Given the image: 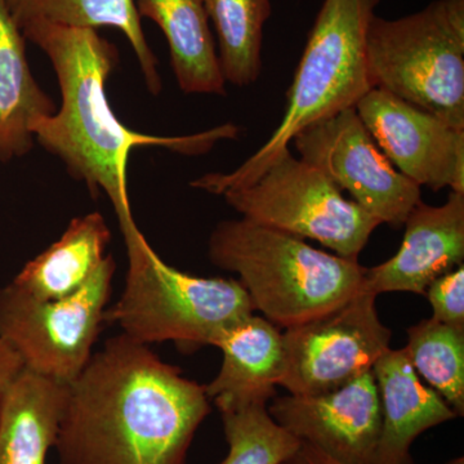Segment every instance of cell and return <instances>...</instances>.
I'll list each match as a JSON object with an SVG mask.
<instances>
[{"instance_id": "1", "label": "cell", "mask_w": 464, "mask_h": 464, "mask_svg": "<svg viewBox=\"0 0 464 464\" xmlns=\"http://www.w3.org/2000/svg\"><path fill=\"white\" fill-rule=\"evenodd\" d=\"M209 413L206 386L121 333L67 384L58 464H186Z\"/></svg>"}, {"instance_id": "2", "label": "cell", "mask_w": 464, "mask_h": 464, "mask_svg": "<svg viewBox=\"0 0 464 464\" xmlns=\"http://www.w3.org/2000/svg\"><path fill=\"white\" fill-rule=\"evenodd\" d=\"M21 33L50 58L61 90L60 109L34 124V140L60 159L93 197L106 194L121 228L136 224L128 192V163L134 149L204 155L217 142L239 136L234 124L188 136H152L130 130L116 118L106 91L118 65L112 43L94 29L47 23L29 24Z\"/></svg>"}, {"instance_id": "3", "label": "cell", "mask_w": 464, "mask_h": 464, "mask_svg": "<svg viewBox=\"0 0 464 464\" xmlns=\"http://www.w3.org/2000/svg\"><path fill=\"white\" fill-rule=\"evenodd\" d=\"M208 256L217 267L237 274L255 311L284 331L346 304L362 289L366 271L357 259L246 218L219 222Z\"/></svg>"}, {"instance_id": "4", "label": "cell", "mask_w": 464, "mask_h": 464, "mask_svg": "<svg viewBox=\"0 0 464 464\" xmlns=\"http://www.w3.org/2000/svg\"><path fill=\"white\" fill-rule=\"evenodd\" d=\"M381 0H324L286 93L276 130L230 173H208L191 188L224 195L257 181L308 125L355 108L373 88L366 67V35Z\"/></svg>"}, {"instance_id": "5", "label": "cell", "mask_w": 464, "mask_h": 464, "mask_svg": "<svg viewBox=\"0 0 464 464\" xmlns=\"http://www.w3.org/2000/svg\"><path fill=\"white\" fill-rule=\"evenodd\" d=\"M128 273L105 322L139 343L173 342L181 350L215 346L235 324L255 314L239 280L198 277L167 265L137 224L121 228Z\"/></svg>"}, {"instance_id": "6", "label": "cell", "mask_w": 464, "mask_h": 464, "mask_svg": "<svg viewBox=\"0 0 464 464\" xmlns=\"http://www.w3.org/2000/svg\"><path fill=\"white\" fill-rule=\"evenodd\" d=\"M366 67L373 88L464 130V0H433L395 20L374 16Z\"/></svg>"}, {"instance_id": "7", "label": "cell", "mask_w": 464, "mask_h": 464, "mask_svg": "<svg viewBox=\"0 0 464 464\" xmlns=\"http://www.w3.org/2000/svg\"><path fill=\"white\" fill-rule=\"evenodd\" d=\"M241 218L313 239L334 255L357 259L382 225L355 201L343 197L317 168L284 150L252 185L225 192Z\"/></svg>"}, {"instance_id": "8", "label": "cell", "mask_w": 464, "mask_h": 464, "mask_svg": "<svg viewBox=\"0 0 464 464\" xmlns=\"http://www.w3.org/2000/svg\"><path fill=\"white\" fill-rule=\"evenodd\" d=\"M115 268L106 256L90 282L63 299L34 297L12 282L0 288V338L27 371L63 384L82 373L105 322Z\"/></svg>"}, {"instance_id": "9", "label": "cell", "mask_w": 464, "mask_h": 464, "mask_svg": "<svg viewBox=\"0 0 464 464\" xmlns=\"http://www.w3.org/2000/svg\"><path fill=\"white\" fill-rule=\"evenodd\" d=\"M375 304L377 295L362 289L331 313L285 329L279 386L290 395H316L373 371L391 343Z\"/></svg>"}, {"instance_id": "10", "label": "cell", "mask_w": 464, "mask_h": 464, "mask_svg": "<svg viewBox=\"0 0 464 464\" xmlns=\"http://www.w3.org/2000/svg\"><path fill=\"white\" fill-rule=\"evenodd\" d=\"M299 158L317 168L381 224L404 226L420 188L378 148L355 108L308 125L293 139Z\"/></svg>"}, {"instance_id": "11", "label": "cell", "mask_w": 464, "mask_h": 464, "mask_svg": "<svg viewBox=\"0 0 464 464\" xmlns=\"http://www.w3.org/2000/svg\"><path fill=\"white\" fill-rule=\"evenodd\" d=\"M355 110L400 173L420 188L464 194V130L378 88H372Z\"/></svg>"}, {"instance_id": "12", "label": "cell", "mask_w": 464, "mask_h": 464, "mask_svg": "<svg viewBox=\"0 0 464 464\" xmlns=\"http://www.w3.org/2000/svg\"><path fill=\"white\" fill-rule=\"evenodd\" d=\"M275 422L344 464H373L382 429L373 371L316 395H285L267 405Z\"/></svg>"}, {"instance_id": "13", "label": "cell", "mask_w": 464, "mask_h": 464, "mask_svg": "<svg viewBox=\"0 0 464 464\" xmlns=\"http://www.w3.org/2000/svg\"><path fill=\"white\" fill-rule=\"evenodd\" d=\"M404 239L389 261L366 268L362 289L423 295L430 284L464 261V194L450 191L442 206L422 200L409 213Z\"/></svg>"}, {"instance_id": "14", "label": "cell", "mask_w": 464, "mask_h": 464, "mask_svg": "<svg viewBox=\"0 0 464 464\" xmlns=\"http://www.w3.org/2000/svg\"><path fill=\"white\" fill-rule=\"evenodd\" d=\"M382 408V429L373 464H414L411 449L427 430L458 415L415 373L401 350L386 351L373 368Z\"/></svg>"}, {"instance_id": "15", "label": "cell", "mask_w": 464, "mask_h": 464, "mask_svg": "<svg viewBox=\"0 0 464 464\" xmlns=\"http://www.w3.org/2000/svg\"><path fill=\"white\" fill-rule=\"evenodd\" d=\"M216 347L224 359L206 392L218 411L276 396L285 366L283 333L276 325L253 314L225 332Z\"/></svg>"}, {"instance_id": "16", "label": "cell", "mask_w": 464, "mask_h": 464, "mask_svg": "<svg viewBox=\"0 0 464 464\" xmlns=\"http://www.w3.org/2000/svg\"><path fill=\"white\" fill-rule=\"evenodd\" d=\"M66 398L67 384L24 369L0 406V464H47Z\"/></svg>"}, {"instance_id": "17", "label": "cell", "mask_w": 464, "mask_h": 464, "mask_svg": "<svg viewBox=\"0 0 464 464\" xmlns=\"http://www.w3.org/2000/svg\"><path fill=\"white\" fill-rule=\"evenodd\" d=\"M140 17L154 21L169 47L177 83L183 93H226L216 42L204 0H134Z\"/></svg>"}, {"instance_id": "18", "label": "cell", "mask_w": 464, "mask_h": 464, "mask_svg": "<svg viewBox=\"0 0 464 464\" xmlns=\"http://www.w3.org/2000/svg\"><path fill=\"white\" fill-rule=\"evenodd\" d=\"M25 36L0 0V163L25 157L33 149V127L56 111L27 63Z\"/></svg>"}, {"instance_id": "19", "label": "cell", "mask_w": 464, "mask_h": 464, "mask_svg": "<svg viewBox=\"0 0 464 464\" xmlns=\"http://www.w3.org/2000/svg\"><path fill=\"white\" fill-rule=\"evenodd\" d=\"M110 240L111 231L101 213L76 217L60 239L27 262L12 283L36 298L70 297L99 270Z\"/></svg>"}, {"instance_id": "20", "label": "cell", "mask_w": 464, "mask_h": 464, "mask_svg": "<svg viewBox=\"0 0 464 464\" xmlns=\"http://www.w3.org/2000/svg\"><path fill=\"white\" fill-rule=\"evenodd\" d=\"M20 30L29 24L69 27H112L119 30L136 54L151 93L161 91L158 60L143 33L134 0H5Z\"/></svg>"}, {"instance_id": "21", "label": "cell", "mask_w": 464, "mask_h": 464, "mask_svg": "<svg viewBox=\"0 0 464 464\" xmlns=\"http://www.w3.org/2000/svg\"><path fill=\"white\" fill-rule=\"evenodd\" d=\"M215 26L218 61L226 83L246 87L262 72L265 25L271 0H204Z\"/></svg>"}, {"instance_id": "22", "label": "cell", "mask_w": 464, "mask_h": 464, "mask_svg": "<svg viewBox=\"0 0 464 464\" xmlns=\"http://www.w3.org/2000/svg\"><path fill=\"white\" fill-rule=\"evenodd\" d=\"M404 351L415 373L462 417L464 331L432 317L422 320L408 329V343Z\"/></svg>"}, {"instance_id": "23", "label": "cell", "mask_w": 464, "mask_h": 464, "mask_svg": "<svg viewBox=\"0 0 464 464\" xmlns=\"http://www.w3.org/2000/svg\"><path fill=\"white\" fill-rule=\"evenodd\" d=\"M267 402H250L219 411L227 457L222 464H280L292 457L302 441L275 422Z\"/></svg>"}, {"instance_id": "24", "label": "cell", "mask_w": 464, "mask_h": 464, "mask_svg": "<svg viewBox=\"0 0 464 464\" xmlns=\"http://www.w3.org/2000/svg\"><path fill=\"white\" fill-rule=\"evenodd\" d=\"M424 295L431 304L432 319L464 331V266L433 280Z\"/></svg>"}, {"instance_id": "25", "label": "cell", "mask_w": 464, "mask_h": 464, "mask_svg": "<svg viewBox=\"0 0 464 464\" xmlns=\"http://www.w3.org/2000/svg\"><path fill=\"white\" fill-rule=\"evenodd\" d=\"M24 369L25 366L16 351L0 338V406Z\"/></svg>"}, {"instance_id": "26", "label": "cell", "mask_w": 464, "mask_h": 464, "mask_svg": "<svg viewBox=\"0 0 464 464\" xmlns=\"http://www.w3.org/2000/svg\"><path fill=\"white\" fill-rule=\"evenodd\" d=\"M280 464H344L334 458L329 457L313 445L302 442L298 450L288 459Z\"/></svg>"}, {"instance_id": "27", "label": "cell", "mask_w": 464, "mask_h": 464, "mask_svg": "<svg viewBox=\"0 0 464 464\" xmlns=\"http://www.w3.org/2000/svg\"><path fill=\"white\" fill-rule=\"evenodd\" d=\"M444 464H464V458L463 457H457L454 458V459L449 460V462Z\"/></svg>"}]
</instances>
